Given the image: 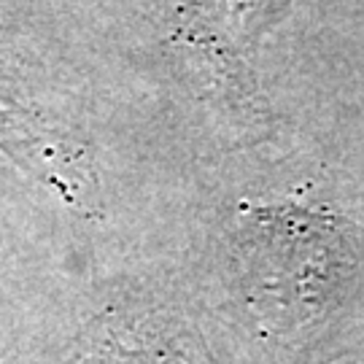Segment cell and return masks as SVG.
Wrapping results in <instances>:
<instances>
[{
  "instance_id": "1",
  "label": "cell",
  "mask_w": 364,
  "mask_h": 364,
  "mask_svg": "<svg viewBox=\"0 0 364 364\" xmlns=\"http://www.w3.org/2000/svg\"><path fill=\"white\" fill-rule=\"evenodd\" d=\"M246 287L281 308L291 324L335 305L351 270L343 232L326 213L305 208H259L240 232Z\"/></svg>"
},
{
  "instance_id": "2",
  "label": "cell",
  "mask_w": 364,
  "mask_h": 364,
  "mask_svg": "<svg viewBox=\"0 0 364 364\" xmlns=\"http://www.w3.org/2000/svg\"><path fill=\"white\" fill-rule=\"evenodd\" d=\"M287 6L289 0H186L183 30L219 68L240 103L246 100V63L254 43Z\"/></svg>"
}]
</instances>
